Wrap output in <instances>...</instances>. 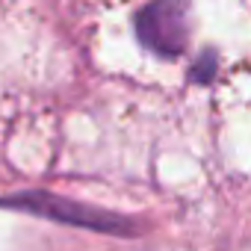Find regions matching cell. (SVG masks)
Instances as JSON below:
<instances>
[{"label": "cell", "instance_id": "1", "mask_svg": "<svg viewBox=\"0 0 251 251\" xmlns=\"http://www.w3.org/2000/svg\"><path fill=\"white\" fill-rule=\"evenodd\" d=\"M0 207L6 210H21V213H36L62 225H77V227H89V230H100V233H136V225L124 216L98 210V207H83L77 201L68 198H56L48 192H18V195H6L0 198Z\"/></svg>", "mask_w": 251, "mask_h": 251}, {"label": "cell", "instance_id": "2", "mask_svg": "<svg viewBox=\"0 0 251 251\" xmlns=\"http://www.w3.org/2000/svg\"><path fill=\"white\" fill-rule=\"evenodd\" d=\"M136 36L148 50L160 56L183 53L189 36L186 0H151L136 15Z\"/></svg>", "mask_w": 251, "mask_h": 251}, {"label": "cell", "instance_id": "3", "mask_svg": "<svg viewBox=\"0 0 251 251\" xmlns=\"http://www.w3.org/2000/svg\"><path fill=\"white\" fill-rule=\"evenodd\" d=\"M213 68H216L213 56H204V62L192 71V77H195V80H201V83H207V80H210V74H213Z\"/></svg>", "mask_w": 251, "mask_h": 251}]
</instances>
